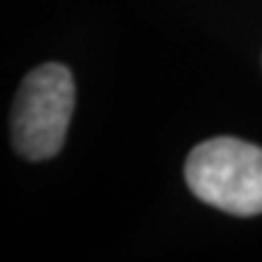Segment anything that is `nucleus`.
<instances>
[{"label":"nucleus","instance_id":"1","mask_svg":"<svg viewBox=\"0 0 262 262\" xmlns=\"http://www.w3.org/2000/svg\"><path fill=\"white\" fill-rule=\"evenodd\" d=\"M185 180L196 199L233 216L262 214V148L216 136L192 148Z\"/></svg>","mask_w":262,"mask_h":262},{"label":"nucleus","instance_id":"2","mask_svg":"<svg viewBox=\"0 0 262 262\" xmlns=\"http://www.w3.org/2000/svg\"><path fill=\"white\" fill-rule=\"evenodd\" d=\"M75 107V83L61 63H44L25 75L12 104V143L22 158L49 160L63 148Z\"/></svg>","mask_w":262,"mask_h":262}]
</instances>
